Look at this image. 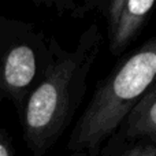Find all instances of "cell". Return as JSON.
I'll return each instance as SVG.
<instances>
[{"label": "cell", "mask_w": 156, "mask_h": 156, "mask_svg": "<svg viewBox=\"0 0 156 156\" xmlns=\"http://www.w3.org/2000/svg\"><path fill=\"white\" fill-rule=\"evenodd\" d=\"M0 156H15V148H14L12 140L7 130L0 127Z\"/></svg>", "instance_id": "cell-8"}, {"label": "cell", "mask_w": 156, "mask_h": 156, "mask_svg": "<svg viewBox=\"0 0 156 156\" xmlns=\"http://www.w3.org/2000/svg\"><path fill=\"white\" fill-rule=\"evenodd\" d=\"M112 140L121 143H156V88L152 85L121 122Z\"/></svg>", "instance_id": "cell-5"}, {"label": "cell", "mask_w": 156, "mask_h": 156, "mask_svg": "<svg viewBox=\"0 0 156 156\" xmlns=\"http://www.w3.org/2000/svg\"><path fill=\"white\" fill-rule=\"evenodd\" d=\"M33 3L40 7H48L55 10L60 15H67L74 19L85 18L88 14L97 11L99 0H85V2H73V0H33Z\"/></svg>", "instance_id": "cell-6"}, {"label": "cell", "mask_w": 156, "mask_h": 156, "mask_svg": "<svg viewBox=\"0 0 156 156\" xmlns=\"http://www.w3.org/2000/svg\"><path fill=\"white\" fill-rule=\"evenodd\" d=\"M154 0H99L97 11L107 26L108 51L121 56L141 34L154 10Z\"/></svg>", "instance_id": "cell-4"}, {"label": "cell", "mask_w": 156, "mask_h": 156, "mask_svg": "<svg viewBox=\"0 0 156 156\" xmlns=\"http://www.w3.org/2000/svg\"><path fill=\"white\" fill-rule=\"evenodd\" d=\"M101 156H156V147L152 143H121L112 138L104 144L100 151Z\"/></svg>", "instance_id": "cell-7"}, {"label": "cell", "mask_w": 156, "mask_h": 156, "mask_svg": "<svg viewBox=\"0 0 156 156\" xmlns=\"http://www.w3.org/2000/svg\"><path fill=\"white\" fill-rule=\"evenodd\" d=\"M103 34L92 23L74 49L49 37L51 62L27 96L19 119L22 136L33 156H44L71 125L88 90V77L100 54Z\"/></svg>", "instance_id": "cell-1"}, {"label": "cell", "mask_w": 156, "mask_h": 156, "mask_svg": "<svg viewBox=\"0 0 156 156\" xmlns=\"http://www.w3.org/2000/svg\"><path fill=\"white\" fill-rule=\"evenodd\" d=\"M70 156H88V155L83 154V152H73Z\"/></svg>", "instance_id": "cell-9"}, {"label": "cell", "mask_w": 156, "mask_h": 156, "mask_svg": "<svg viewBox=\"0 0 156 156\" xmlns=\"http://www.w3.org/2000/svg\"><path fill=\"white\" fill-rule=\"evenodd\" d=\"M51 62L49 37L34 23L0 15V103L22 118L27 96Z\"/></svg>", "instance_id": "cell-3"}, {"label": "cell", "mask_w": 156, "mask_h": 156, "mask_svg": "<svg viewBox=\"0 0 156 156\" xmlns=\"http://www.w3.org/2000/svg\"><path fill=\"white\" fill-rule=\"evenodd\" d=\"M156 37L122 58L100 80L86 108L74 125L67 149L97 156L144 93L155 85Z\"/></svg>", "instance_id": "cell-2"}]
</instances>
